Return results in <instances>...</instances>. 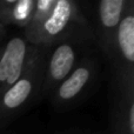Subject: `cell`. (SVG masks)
I'll return each instance as SVG.
<instances>
[{"label": "cell", "mask_w": 134, "mask_h": 134, "mask_svg": "<svg viewBox=\"0 0 134 134\" xmlns=\"http://www.w3.org/2000/svg\"><path fill=\"white\" fill-rule=\"evenodd\" d=\"M48 46H39L21 78L0 95V130L6 127L40 98Z\"/></svg>", "instance_id": "cell-2"}, {"label": "cell", "mask_w": 134, "mask_h": 134, "mask_svg": "<svg viewBox=\"0 0 134 134\" xmlns=\"http://www.w3.org/2000/svg\"><path fill=\"white\" fill-rule=\"evenodd\" d=\"M108 59L115 68V87L134 88V0L119 23Z\"/></svg>", "instance_id": "cell-4"}, {"label": "cell", "mask_w": 134, "mask_h": 134, "mask_svg": "<svg viewBox=\"0 0 134 134\" xmlns=\"http://www.w3.org/2000/svg\"><path fill=\"white\" fill-rule=\"evenodd\" d=\"M130 0H101L95 5V28L93 33L104 54L109 58L114 35Z\"/></svg>", "instance_id": "cell-7"}, {"label": "cell", "mask_w": 134, "mask_h": 134, "mask_svg": "<svg viewBox=\"0 0 134 134\" xmlns=\"http://www.w3.org/2000/svg\"><path fill=\"white\" fill-rule=\"evenodd\" d=\"M21 34L34 46H51L68 39L95 40L93 27L74 0H55L48 15Z\"/></svg>", "instance_id": "cell-1"}, {"label": "cell", "mask_w": 134, "mask_h": 134, "mask_svg": "<svg viewBox=\"0 0 134 134\" xmlns=\"http://www.w3.org/2000/svg\"><path fill=\"white\" fill-rule=\"evenodd\" d=\"M90 39H68L48 46L45 60L44 80L40 98H49L59 83L90 53L92 42Z\"/></svg>", "instance_id": "cell-3"}, {"label": "cell", "mask_w": 134, "mask_h": 134, "mask_svg": "<svg viewBox=\"0 0 134 134\" xmlns=\"http://www.w3.org/2000/svg\"><path fill=\"white\" fill-rule=\"evenodd\" d=\"M1 48H2V42L0 44V53H1Z\"/></svg>", "instance_id": "cell-11"}, {"label": "cell", "mask_w": 134, "mask_h": 134, "mask_svg": "<svg viewBox=\"0 0 134 134\" xmlns=\"http://www.w3.org/2000/svg\"><path fill=\"white\" fill-rule=\"evenodd\" d=\"M113 134H134V88L116 87Z\"/></svg>", "instance_id": "cell-8"}, {"label": "cell", "mask_w": 134, "mask_h": 134, "mask_svg": "<svg viewBox=\"0 0 134 134\" xmlns=\"http://www.w3.org/2000/svg\"><path fill=\"white\" fill-rule=\"evenodd\" d=\"M99 68V61L93 52L86 54L68 76L52 92L48 98L52 106L57 109H67L75 106L95 83Z\"/></svg>", "instance_id": "cell-5"}, {"label": "cell", "mask_w": 134, "mask_h": 134, "mask_svg": "<svg viewBox=\"0 0 134 134\" xmlns=\"http://www.w3.org/2000/svg\"><path fill=\"white\" fill-rule=\"evenodd\" d=\"M39 46L30 44L23 34L2 42L0 53V95L13 86L32 63Z\"/></svg>", "instance_id": "cell-6"}, {"label": "cell", "mask_w": 134, "mask_h": 134, "mask_svg": "<svg viewBox=\"0 0 134 134\" xmlns=\"http://www.w3.org/2000/svg\"><path fill=\"white\" fill-rule=\"evenodd\" d=\"M7 39V28L0 24V44Z\"/></svg>", "instance_id": "cell-10"}, {"label": "cell", "mask_w": 134, "mask_h": 134, "mask_svg": "<svg viewBox=\"0 0 134 134\" xmlns=\"http://www.w3.org/2000/svg\"><path fill=\"white\" fill-rule=\"evenodd\" d=\"M35 0H0V24L4 27L14 25L26 28L34 11Z\"/></svg>", "instance_id": "cell-9"}]
</instances>
